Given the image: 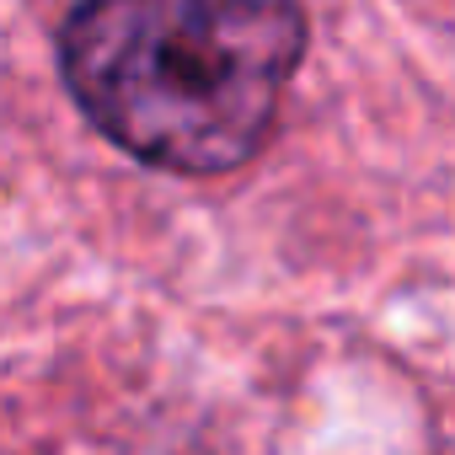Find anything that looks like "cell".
I'll use <instances>...</instances> for the list:
<instances>
[{"instance_id": "6da1fadb", "label": "cell", "mask_w": 455, "mask_h": 455, "mask_svg": "<svg viewBox=\"0 0 455 455\" xmlns=\"http://www.w3.org/2000/svg\"><path fill=\"white\" fill-rule=\"evenodd\" d=\"M300 54V0H81L60 33L76 108L134 161L182 177L258 156Z\"/></svg>"}]
</instances>
